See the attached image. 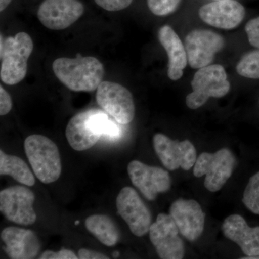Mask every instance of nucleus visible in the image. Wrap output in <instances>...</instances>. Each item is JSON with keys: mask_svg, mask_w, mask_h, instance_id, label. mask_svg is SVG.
Listing matches in <instances>:
<instances>
[{"mask_svg": "<svg viewBox=\"0 0 259 259\" xmlns=\"http://www.w3.org/2000/svg\"><path fill=\"white\" fill-rule=\"evenodd\" d=\"M53 70L58 79L74 92L95 91L105 74L103 64L92 56L59 58L53 63Z\"/></svg>", "mask_w": 259, "mask_h": 259, "instance_id": "1", "label": "nucleus"}, {"mask_svg": "<svg viewBox=\"0 0 259 259\" xmlns=\"http://www.w3.org/2000/svg\"><path fill=\"white\" fill-rule=\"evenodd\" d=\"M32 50L33 42L26 32H18L15 36L5 39L1 35L0 78L3 83L15 85L23 81Z\"/></svg>", "mask_w": 259, "mask_h": 259, "instance_id": "2", "label": "nucleus"}, {"mask_svg": "<svg viewBox=\"0 0 259 259\" xmlns=\"http://www.w3.org/2000/svg\"><path fill=\"white\" fill-rule=\"evenodd\" d=\"M32 171L40 182L50 184L61 176L60 153L55 143L42 135L28 136L24 144Z\"/></svg>", "mask_w": 259, "mask_h": 259, "instance_id": "3", "label": "nucleus"}, {"mask_svg": "<svg viewBox=\"0 0 259 259\" xmlns=\"http://www.w3.org/2000/svg\"><path fill=\"white\" fill-rule=\"evenodd\" d=\"M108 115L100 110H89L79 112L68 122L66 136L73 149L86 151L93 147L104 134Z\"/></svg>", "mask_w": 259, "mask_h": 259, "instance_id": "4", "label": "nucleus"}, {"mask_svg": "<svg viewBox=\"0 0 259 259\" xmlns=\"http://www.w3.org/2000/svg\"><path fill=\"white\" fill-rule=\"evenodd\" d=\"M191 85L192 92L186 97V104L192 110L202 107L210 97L226 96L231 88L226 70L220 64L209 65L199 69Z\"/></svg>", "mask_w": 259, "mask_h": 259, "instance_id": "5", "label": "nucleus"}, {"mask_svg": "<svg viewBox=\"0 0 259 259\" xmlns=\"http://www.w3.org/2000/svg\"><path fill=\"white\" fill-rule=\"evenodd\" d=\"M236 159L228 148H222L214 153H202L197 158L193 174L196 177L205 175L204 187L209 192L222 189L233 174Z\"/></svg>", "mask_w": 259, "mask_h": 259, "instance_id": "6", "label": "nucleus"}, {"mask_svg": "<svg viewBox=\"0 0 259 259\" xmlns=\"http://www.w3.org/2000/svg\"><path fill=\"white\" fill-rule=\"evenodd\" d=\"M97 104L121 125L134 119L135 103L131 92L120 83L102 81L97 89Z\"/></svg>", "mask_w": 259, "mask_h": 259, "instance_id": "7", "label": "nucleus"}, {"mask_svg": "<svg viewBox=\"0 0 259 259\" xmlns=\"http://www.w3.org/2000/svg\"><path fill=\"white\" fill-rule=\"evenodd\" d=\"M35 199V194L27 187H9L0 192V211L11 222L30 226L36 221L33 208Z\"/></svg>", "mask_w": 259, "mask_h": 259, "instance_id": "8", "label": "nucleus"}, {"mask_svg": "<svg viewBox=\"0 0 259 259\" xmlns=\"http://www.w3.org/2000/svg\"><path fill=\"white\" fill-rule=\"evenodd\" d=\"M84 11L81 0H42L37 8V16L46 28L61 30L76 23Z\"/></svg>", "mask_w": 259, "mask_h": 259, "instance_id": "9", "label": "nucleus"}, {"mask_svg": "<svg viewBox=\"0 0 259 259\" xmlns=\"http://www.w3.org/2000/svg\"><path fill=\"white\" fill-rule=\"evenodd\" d=\"M117 212L125 221L133 234L142 237L149 232L152 225L151 212L132 187L121 190L116 200Z\"/></svg>", "mask_w": 259, "mask_h": 259, "instance_id": "10", "label": "nucleus"}, {"mask_svg": "<svg viewBox=\"0 0 259 259\" xmlns=\"http://www.w3.org/2000/svg\"><path fill=\"white\" fill-rule=\"evenodd\" d=\"M150 240L162 259H182L185 255L183 242L179 236L178 228L170 214L161 213L152 223Z\"/></svg>", "mask_w": 259, "mask_h": 259, "instance_id": "11", "label": "nucleus"}, {"mask_svg": "<svg viewBox=\"0 0 259 259\" xmlns=\"http://www.w3.org/2000/svg\"><path fill=\"white\" fill-rule=\"evenodd\" d=\"M153 146L156 154L167 169L190 170L197 161V151L188 140L174 141L161 134L155 135Z\"/></svg>", "mask_w": 259, "mask_h": 259, "instance_id": "12", "label": "nucleus"}, {"mask_svg": "<svg viewBox=\"0 0 259 259\" xmlns=\"http://www.w3.org/2000/svg\"><path fill=\"white\" fill-rule=\"evenodd\" d=\"M224 44L223 37L216 32L209 30H192L185 41L189 64L193 69L209 66Z\"/></svg>", "mask_w": 259, "mask_h": 259, "instance_id": "13", "label": "nucleus"}, {"mask_svg": "<svg viewBox=\"0 0 259 259\" xmlns=\"http://www.w3.org/2000/svg\"><path fill=\"white\" fill-rule=\"evenodd\" d=\"M127 172L133 185L148 200H154L158 194L167 192L171 187L169 174L159 167L133 161L127 166Z\"/></svg>", "mask_w": 259, "mask_h": 259, "instance_id": "14", "label": "nucleus"}, {"mask_svg": "<svg viewBox=\"0 0 259 259\" xmlns=\"http://www.w3.org/2000/svg\"><path fill=\"white\" fill-rule=\"evenodd\" d=\"M180 233L190 241H196L204 231L205 214L194 199H177L169 209Z\"/></svg>", "mask_w": 259, "mask_h": 259, "instance_id": "15", "label": "nucleus"}, {"mask_svg": "<svg viewBox=\"0 0 259 259\" xmlns=\"http://www.w3.org/2000/svg\"><path fill=\"white\" fill-rule=\"evenodd\" d=\"M244 7L235 0H220L201 7L199 15L204 23L215 28L231 30L245 18Z\"/></svg>", "mask_w": 259, "mask_h": 259, "instance_id": "16", "label": "nucleus"}, {"mask_svg": "<svg viewBox=\"0 0 259 259\" xmlns=\"http://www.w3.org/2000/svg\"><path fill=\"white\" fill-rule=\"evenodd\" d=\"M5 251L10 258H35L40 249L38 238L31 230L8 227L1 233Z\"/></svg>", "mask_w": 259, "mask_h": 259, "instance_id": "17", "label": "nucleus"}, {"mask_svg": "<svg viewBox=\"0 0 259 259\" xmlns=\"http://www.w3.org/2000/svg\"><path fill=\"white\" fill-rule=\"evenodd\" d=\"M223 234L241 248L247 256L259 255V227L251 228L239 214H231L222 226Z\"/></svg>", "mask_w": 259, "mask_h": 259, "instance_id": "18", "label": "nucleus"}, {"mask_svg": "<svg viewBox=\"0 0 259 259\" xmlns=\"http://www.w3.org/2000/svg\"><path fill=\"white\" fill-rule=\"evenodd\" d=\"M158 37L168 55V78L177 81L183 76L184 69L188 63L185 47L175 30L168 25H163L159 29Z\"/></svg>", "mask_w": 259, "mask_h": 259, "instance_id": "19", "label": "nucleus"}, {"mask_svg": "<svg viewBox=\"0 0 259 259\" xmlns=\"http://www.w3.org/2000/svg\"><path fill=\"white\" fill-rule=\"evenodd\" d=\"M85 226L104 245L114 246L120 239V232L115 222L107 215L94 214L87 218Z\"/></svg>", "mask_w": 259, "mask_h": 259, "instance_id": "20", "label": "nucleus"}, {"mask_svg": "<svg viewBox=\"0 0 259 259\" xmlns=\"http://www.w3.org/2000/svg\"><path fill=\"white\" fill-rule=\"evenodd\" d=\"M0 175L10 176L28 187L35 185V179L25 161L18 156L6 154L0 151Z\"/></svg>", "mask_w": 259, "mask_h": 259, "instance_id": "21", "label": "nucleus"}, {"mask_svg": "<svg viewBox=\"0 0 259 259\" xmlns=\"http://www.w3.org/2000/svg\"><path fill=\"white\" fill-rule=\"evenodd\" d=\"M238 74L248 79H259V50L251 51L242 57L237 64Z\"/></svg>", "mask_w": 259, "mask_h": 259, "instance_id": "22", "label": "nucleus"}, {"mask_svg": "<svg viewBox=\"0 0 259 259\" xmlns=\"http://www.w3.org/2000/svg\"><path fill=\"white\" fill-rule=\"evenodd\" d=\"M243 202L250 212L259 214V171L250 177L243 192Z\"/></svg>", "mask_w": 259, "mask_h": 259, "instance_id": "23", "label": "nucleus"}, {"mask_svg": "<svg viewBox=\"0 0 259 259\" xmlns=\"http://www.w3.org/2000/svg\"><path fill=\"white\" fill-rule=\"evenodd\" d=\"M148 9L156 16H166L176 11L182 0H146Z\"/></svg>", "mask_w": 259, "mask_h": 259, "instance_id": "24", "label": "nucleus"}, {"mask_svg": "<svg viewBox=\"0 0 259 259\" xmlns=\"http://www.w3.org/2000/svg\"><path fill=\"white\" fill-rule=\"evenodd\" d=\"M95 4L108 12H119L125 10L134 0H94Z\"/></svg>", "mask_w": 259, "mask_h": 259, "instance_id": "25", "label": "nucleus"}, {"mask_svg": "<svg viewBox=\"0 0 259 259\" xmlns=\"http://www.w3.org/2000/svg\"><path fill=\"white\" fill-rule=\"evenodd\" d=\"M245 30L250 45L259 49V17L249 20Z\"/></svg>", "mask_w": 259, "mask_h": 259, "instance_id": "26", "label": "nucleus"}, {"mask_svg": "<svg viewBox=\"0 0 259 259\" xmlns=\"http://www.w3.org/2000/svg\"><path fill=\"white\" fill-rule=\"evenodd\" d=\"M40 259H77L79 256L75 254L72 250L62 249L59 252L47 250L39 257Z\"/></svg>", "mask_w": 259, "mask_h": 259, "instance_id": "27", "label": "nucleus"}, {"mask_svg": "<svg viewBox=\"0 0 259 259\" xmlns=\"http://www.w3.org/2000/svg\"><path fill=\"white\" fill-rule=\"evenodd\" d=\"M13 107V101L9 93L0 86V115L4 116L9 113Z\"/></svg>", "mask_w": 259, "mask_h": 259, "instance_id": "28", "label": "nucleus"}, {"mask_svg": "<svg viewBox=\"0 0 259 259\" xmlns=\"http://www.w3.org/2000/svg\"><path fill=\"white\" fill-rule=\"evenodd\" d=\"M78 256L80 259H108V256L103 253H99L95 250L81 248L78 253Z\"/></svg>", "mask_w": 259, "mask_h": 259, "instance_id": "29", "label": "nucleus"}, {"mask_svg": "<svg viewBox=\"0 0 259 259\" xmlns=\"http://www.w3.org/2000/svg\"><path fill=\"white\" fill-rule=\"evenodd\" d=\"M13 1V0H0V11H5Z\"/></svg>", "mask_w": 259, "mask_h": 259, "instance_id": "30", "label": "nucleus"}, {"mask_svg": "<svg viewBox=\"0 0 259 259\" xmlns=\"http://www.w3.org/2000/svg\"><path fill=\"white\" fill-rule=\"evenodd\" d=\"M243 259H259V255H255V256H247L244 257V258H242Z\"/></svg>", "mask_w": 259, "mask_h": 259, "instance_id": "31", "label": "nucleus"}, {"mask_svg": "<svg viewBox=\"0 0 259 259\" xmlns=\"http://www.w3.org/2000/svg\"><path fill=\"white\" fill-rule=\"evenodd\" d=\"M115 257L118 256V255H119V253H118V252H116V253H115Z\"/></svg>", "mask_w": 259, "mask_h": 259, "instance_id": "32", "label": "nucleus"}]
</instances>
